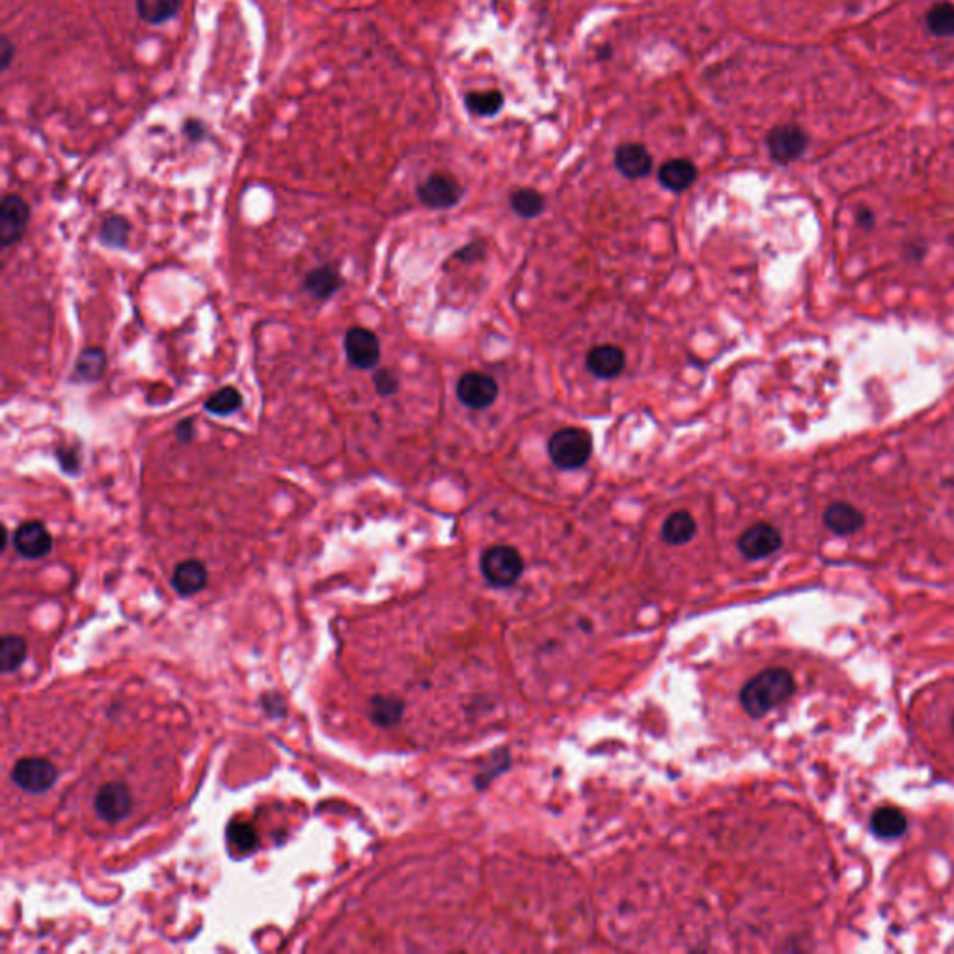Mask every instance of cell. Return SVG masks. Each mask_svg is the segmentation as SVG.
Here are the masks:
<instances>
[{
  "instance_id": "6da1fadb",
  "label": "cell",
  "mask_w": 954,
  "mask_h": 954,
  "mask_svg": "<svg viewBox=\"0 0 954 954\" xmlns=\"http://www.w3.org/2000/svg\"><path fill=\"white\" fill-rule=\"evenodd\" d=\"M794 694V677L783 668L764 669L740 692V703L751 718H763Z\"/></svg>"
},
{
  "instance_id": "7a4b0ae2",
  "label": "cell",
  "mask_w": 954,
  "mask_h": 954,
  "mask_svg": "<svg viewBox=\"0 0 954 954\" xmlns=\"http://www.w3.org/2000/svg\"><path fill=\"white\" fill-rule=\"evenodd\" d=\"M593 442L586 431L565 427L548 440V455L559 470H576L589 461Z\"/></svg>"
},
{
  "instance_id": "3957f363",
  "label": "cell",
  "mask_w": 954,
  "mask_h": 954,
  "mask_svg": "<svg viewBox=\"0 0 954 954\" xmlns=\"http://www.w3.org/2000/svg\"><path fill=\"white\" fill-rule=\"evenodd\" d=\"M481 573L491 586H515L524 573V559L513 546H491L481 556Z\"/></svg>"
},
{
  "instance_id": "277c9868",
  "label": "cell",
  "mask_w": 954,
  "mask_h": 954,
  "mask_svg": "<svg viewBox=\"0 0 954 954\" xmlns=\"http://www.w3.org/2000/svg\"><path fill=\"white\" fill-rule=\"evenodd\" d=\"M12 779L19 789L30 794H41L55 785L58 770L55 764L47 759L25 757V759H19L12 768Z\"/></svg>"
},
{
  "instance_id": "5b68a950",
  "label": "cell",
  "mask_w": 954,
  "mask_h": 954,
  "mask_svg": "<svg viewBox=\"0 0 954 954\" xmlns=\"http://www.w3.org/2000/svg\"><path fill=\"white\" fill-rule=\"evenodd\" d=\"M343 347L347 360L356 369H373L381 360V341L368 328L355 327L347 330Z\"/></svg>"
},
{
  "instance_id": "8992f818",
  "label": "cell",
  "mask_w": 954,
  "mask_h": 954,
  "mask_svg": "<svg viewBox=\"0 0 954 954\" xmlns=\"http://www.w3.org/2000/svg\"><path fill=\"white\" fill-rule=\"evenodd\" d=\"M30 207L17 194H6L0 204V245L4 248L17 243L27 232Z\"/></svg>"
},
{
  "instance_id": "52a82bcc",
  "label": "cell",
  "mask_w": 954,
  "mask_h": 954,
  "mask_svg": "<svg viewBox=\"0 0 954 954\" xmlns=\"http://www.w3.org/2000/svg\"><path fill=\"white\" fill-rule=\"evenodd\" d=\"M766 144H768L770 157L776 163L787 164L802 157V153L807 148V137L798 125L785 123V125H777L770 131Z\"/></svg>"
},
{
  "instance_id": "ba28073f",
  "label": "cell",
  "mask_w": 954,
  "mask_h": 954,
  "mask_svg": "<svg viewBox=\"0 0 954 954\" xmlns=\"http://www.w3.org/2000/svg\"><path fill=\"white\" fill-rule=\"evenodd\" d=\"M457 397L468 409H489L498 397V384L489 375L470 371L457 382Z\"/></svg>"
},
{
  "instance_id": "9c48e42d",
  "label": "cell",
  "mask_w": 954,
  "mask_h": 954,
  "mask_svg": "<svg viewBox=\"0 0 954 954\" xmlns=\"http://www.w3.org/2000/svg\"><path fill=\"white\" fill-rule=\"evenodd\" d=\"M461 196V185L448 174H433L418 187L420 202L431 209H450L459 204Z\"/></svg>"
},
{
  "instance_id": "30bf717a",
  "label": "cell",
  "mask_w": 954,
  "mask_h": 954,
  "mask_svg": "<svg viewBox=\"0 0 954 954\" xmlns=\"http://www.w3.org/2000/svg\"><path fill=\"white\" fill-rule=\"evenodd\" d=\"M94 804H96L97 815L110 824H114L131 813L133 796L127 789V785H123L120 781H110L99 789Z\"/></svg>"
},
{
  "instance_id": "8fae6325",
  "label": "cell",
  "mask_w": 954,
  "mask_h": 954,
  "mask_svg": "<svg viewBox=\"0 0 954 954\" xmlns=\"http://www.w3.org/2000/svg\"><path fill=\"white\" fill-rule=\"evenodd\" d=\"M14 548L23 558H45L53 550V537L41 522L30 520L15 530Z\"/></svg>"
},
{
  "instance_id": "7c38bea8",
  "label": "cell",
  "mask_w": 954,
  "mask_h": 954,
  "mask_svg": "<svg viewBox=\"0 0 954 954\" xmlns=\"http://www.w3.org/2000/svg\"><path fill=\"white\" fill-rule=\"evenodd\" d=\"M738 548L748 559L768 558L781 548V533L770 524H755L740 535Z\"/></svg>"
},
{
  "instance_id": "4fadbf2b",
  "label": "cell",
  "mask_w": 954,
  "mask_h": 954,
  "mask_svg": "<svg viewBox=\"0 0 954 954\" xmlns=\"http://www.w3.org/2000/svg\"><path fill=\"white\" fill-rule=\"evenodd\" d=\"M625 353L615 345H597L587 353L586 366L597 379H615L625 369Z\"/></svg>"
},
{
  "instance_id": "5bb4252c",
  "label": "cell",
  "mask_w": 954,
  "mask_h": 954,
  "mask_svg": "<svg viewBox=\"0 0 954 954\" xmlns=\"http://www.w3.org/2000/svg\"><path fill=\"white\" fill-rule=\"evenodd\" d=\"M615 166L628 179H643L651 174L653 157L641 144H623L615 151Z\"/></svg>"
},
{
  "instance_id": "9a60e30c",
  "label": "cell",
  "mask_w": 954,
  "mask_h": 954,
  "mask_svg": "<svg viewBox=\"0 0 954 954\" xmlns=\"http://www.w3.org/2000/svg\"><path fill=\"white\" fill-rule=\"evenodd\" d=\"M207 584V569L198 559H187L179 563L172 574V586L181 597H192L200 593Z\"/></svg>"
},
{
  "instance_id": "2e32d148",
  "label": "cell",
  "mask_w": 954,
  "mask_h": 954,
  "mask_svg": "<svg viewBox=\"0 0 954 954\" xmlns=\"http://www.w3.org/2000/svg\"><path fill=\"white\" fill-rule=\"evenodd\" d=\"M658 179L664 189L682 192L690 189L697 179L696 164L688 159H673L660 168Z\"/></svg>"
},
{
  "instance_id": "e0dca14e",
  "label": "cell",
  "mask_w": 954,
  "mask_h": 954,
  "mask_svg": "<svg viewBox=\"0 0 954 954\" xmlns=\"http://www.w3.org/2000/svg\"><path fill=\"white\" fill-rule=\"evenodd\" d=\"M863 522H865V518L861 515V511L856 509L854 505L843 504V502L830 505L824 513V524L837 535H850V533L858 532L859 528L863 526Z\"/></svg>"
},
{
  "instance_id": "ac0fdd59",
  "label": "cell",
  "mask_w": 954,
  "mask_h": 954,
  "mask_svg": "<svg viewBox=\"0 0 954 954\" xmlns=\"http://www.w3.org/2000/svg\"><path fill=\"white\" fill-rule=\"evenodd\" d=\"M696 535V520L688 511L671 513L662 526V539L668 545H686Z\"/></svg>"
},
{
  "instance_id": "d6986e66",
  "label": "cell",
  "mask_w": 954,
  "mask_h": 954,
  "mask_svg": "<svg viewBox=\"0 0 954 954\" xmlns=\"http://www.w3.org/2000/svg\"><path fill=\"white\" fill-rule=\"evenodd\" d=\"M306 291L317 300H328L338 293L341 278L338 271L330 265L319 267L306 276Z\"/></svg>"
},
{
  "instance_id": "ffe728a7",
  "label": "cell",
  "mask_w": 954,
  "mask_h": 954,
  "mask_svg": "<svg viewBox=\"0 0 954 954\" xmlns=\"http://www.w3.org/2000/svg\"><path fill=\"white\" fill-rule=\"evenodd\" d=\"M871 828L876 835H880L884 839H893V837H900L902 833L906 832L908 822H906V817L900 813L899 809L880 807V809L874 811L873 818H871Z\"/></svg>"
},
{
  "instance_id": "44dd1931",
  "label": "cell",
  "mask_w": 954,
  "mask_h": 954,
  "mask_svg": "<svg viewBox=\"0 0 954 954\" xmlns=\"http://www.w3.org/2000/svg\"><path fill=\"white\" fill-rule=\"evenodd\" d=\"M181 0H137V12L142 21L150 25H163L174 19L179 12Z\"/></svg>"
},
{
  "instance_id": "7402d4cb",
  "label": "cell",
  "mask_w": 954,
  "mask_h": 954,
  "mask_svg": "<svg viewBox=\"0 0 954 954\" xmlns=\"http://www.w3.org/2000/svg\"><path fill=\"white\" fill-rule=\"evenodd\" d=\"M107 368V355L103 349L92 347L82 351L77 366H75V377L82 382H96L103 377Z\"/></svg>"
},
{
  "instance_id": "603a6c76",
  "label": "cell",
  "mask_w": 954,
  "mask_h": 954,
  "mask_svg": "<svg viewBox=\"0 0 954 954\" xmlns=\"http://www.w3.org/2000/svg\"><path fill=\"white\" fill-rule=\"evenodd\" d=\"M27 658V643L21 636H4L0 641V669L12 673L21 668Z\"/></svg>"
},
{
  "instance_id": "cb8c5ba5",
  "label": "cell",
  "mask_w": 954,
  "mask_h": 954,
  "mask_svg": "<svg viewBox=\"0 0 954 954\" xmlns=\"http://www.w3.org/2000/svg\"><path fill=\"white\" fill-rule=\"evenodd\" d=\"M509 202H511V209L522 219H533L541 215L545 209L543 196L533 189H517L511 192Z\"/></svg>"
},
{
  "instance_id": "d4e9b609",
  "label": "cell",
  "mask_w": 954,
  "mask_h": 954,
  "mask_svg": "<svg viewBox=\"0 0 954 954\" xmlns=\"http://www.w3.org/2000/svg\"><path fill=\"white\" fill-rule=\"evenodd\" d=\"M241 407H243V396L233 386L220 388L205 401V410L215 416H230Z\"/></svg>"
},
{
  "instance_id": "484cf974",
  "label": "cell",
  "mask_w": 954,
  "mask_h": 954,
  "mask_svg": "<svg viewBox=\"0 0 954 954\" xmlns=\"http://www.w3.org/2000/svg\"><path fill=\"white\" fill-rule=\"evenodd\" d=\"M927 27L934 36L953 38L954 4H949V2L936 4L927 14Z\"/></svg>"
},
{
  "instance_id": "4316f807",
  "label": "cell",
  "mask_w": 954,
  "mask_h": 954,
  "mask_svg": "<svg viewBox=\"0 0 954 954\" xmlns=\"http://www.w3.org/2000/svg\"><path fill=\"white\" fill-rule=\"evenodd\" d=\"M466 107L476 114V116H483V118H491V116H496L502 107H504V96L496 90H491V92H472L466 96Z\"/></svg>"
},
{
  "instance_id": "83f0119b",
  "label": "cell",
  "mask_w": 954,
  "mask_h": 954,
  "mask_svg": "<svg viewBox=\"0 0 954 954\" xmlns=\"http://www.w3.org/2000/svg\"><path fill=\"white\" fill-rule=\"evenodd\" d=\"M403 716V703L392 697H375L371 701V720L381 727H392Z\"/></svg>"
},
{
  "instance_id": "f1b7e54d",
  "label": "cell",
  "mask_w": 954,
  "mask_h": 954,
  "mask_svg": "<svg viewBox=\"0 0 954 954\" xmlns=\"http://www.w3.org/2000/svg\"><path fill=\"white\" fill-rule=\"evenodd\" d=\"M129 233H131L129 220L112 215L109 219L103 220L99 235H101V241L110 248H123L129 241Z\"/></svg>"
},
{
  "instance_id": "f546056e",
  "label": "cell",
  "mask_w": 954,
  "mask_h": 954,
  "mask_svg": "<svg viewBox=\"0 0 954 954\" xmlns=\"http://www.w3.org/2000/svg\"><path fill=\"white\" fill-rule=\"evenodd\" d=\"M228 839L241 852H250L259 845L258 833L246 822H232L228 826Z\"/></svg>"
},
{
  "instance_id": "4dcf8cb0",
  "label": "cell",
  "mask_w": 954,
  "mask_h": 954,
  "mask_svg": "<svg viewBox=\"0 0 954 954\" xmlns=\"http://www.w3.org/2000/svg\"><path fill=\"white\" fill-rule=\"evenodd\" d=\"M375 388L381 396L388 397L392 394H396L397 388H399V381H397L396 375L388 369H381L377 375H375Z\"/></svg>"
},
{
  "instance_id": "1f68e13d",
  "label": "cell",
  "mask_w": 954,
  "mask_h": 954,
  "mask_svg": "<svg viewBox=\"0 0 954 954\" xmlns=\"http://www.w3.org/2000/svg\"><path fill=\"white\" fill-rule=\"evenodd\" d=\"M58 463L68 472V474H77L79 472V455L75 450L58 451Z\"/></svg>"
},
{
  "instance_id": "d6a6232c",
  "label": "cell",
  "mask_w": 954,
  "mask_h": 954,
  "mask_svg": "<svg viewBox=\"0 0 954 954\" xmlns=\"http://www.w3.org/2000/svg\"><path fill=\"white\" fill-rule=\"evenodd\" d=\"M15 56V45L12 41L8 40L6 36L2 38V45H0V60H2V69L10 68L12 60Z\"/></svg>"
},
{
  "instance_id": "836d02e7",
  "label": "cell",
  "mask_w": 954,
  "mask_h": 954,
  "mask_svg": "<svg viewBox=\"0 0 954 954\" xmlns=\"http://www.w3.org/2000/svg\"><path fill=\"white\" fill-rule=\"evenodd\" d=\"M176 435H178V438L181 440V442H189V440L192 438V435H194V429H192L191 420H185V422L179 423L178 429H176Z\"/></svg>"
},
{
  "instance_id": "e575fe53",
  "label": "cell",
  "mask_w": 954,
  "mask_h": 954,
  "mask_svg": "<svg viewBox=\"0 0 954 954\" xmlns=\"http://www.w3.org/2000/svg\"><path fill=\"white\" fill-rule=\"evenodd\" d=\"M953 727H954V720H953Z\"/></svg>"
}]
</instances>
